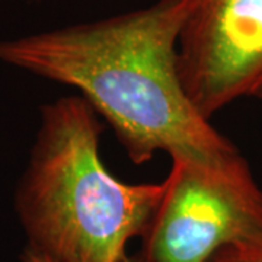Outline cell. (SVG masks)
I'll list each match as a JSON object with an SVG mask.
<instances>
[{
  "mask_svg": "<svg viewBox=\"0 0 262 262\" xmlns=\"http://www.w3.org/2000/svg\"><path fill=\"white\" fill-rule=\"evenodd\" d=\"M192 0H158L110 18L0 39V63L75 88L113 128L128 159L213 160L236 151L188 98L181 31Z\"/></svg>",
  "mask_w": 262,
  "mask_h": 262,
  "instance_id": "1",
  "label": "cell"
},
{
  "mask_svg": "<svg viewBox=\"0 0 262 262\" xmlns=\"http://www.w3.org/2000/svg\"><path fill=\"white\" fill-rule=\"evenodd\" d=\"M165 194L143 236L144 262H210L262 237V189L236 150L213 160L170 158Z\"/></svg>",
  "mask_w": 262,
  "mask_h": 262,
  "instance_id": "3",
  "label": "cell"
},
{
  "mask_svg": "<svg viewBox=\"0 0 262 262\" xmlns=\"http://www.w3.org/2000/svg\"><path fill=\"white\" fill-rule=\"evenodd\" d=\"M178 57L188 98L207 120L262 98V0H192Z\"/></svg>",
  "mask_w": 262,
  "mask_h": 262,
  "instance_id": "4",
  "label": "cell"
},
{
  "mask_svg": "<svg viewBox=\"0 0 262 262\" xmlns=\"http://www.w3.org/2000/svg\"><path fill=\"white\" fill-rule=\"evenodd\" d=\"M101 117L80 95L46 103L15 192L27 248L53 262H124L146 234L165 181L128 184L99 155Z\"/></svg>",
  "mask_w": 262,
  "mask_h": 262,
  "instance_id": "2",
  "label": "cell"
},
{
  "mask_svg": "<svg viewBox=\"0 0 262 262\" xmlns=\"http://www.w3.org/2000/svg\"><path fill=\"white\" fill-rule=\"evenodd\" d=\"M35 2H42V0H35Z\"/></svg>",
  "mask_w": 262,
  "mask_h": 262,
  "instance_id": "7",
  "label": "cell"
},
{
  "mask_svg": "<svg viewBox=\"0 0 262 262\" xmlns=\"http://www.w3.org/2000/svg\"><path fill=\"white\" fill-rule=\"evenodd\" d=\"M210 262H262V237L222 249Z\"/></svg>",
  "mask_w": 262,
  "mask_h": 262,
  "instance_id": "5",
  "label": "cell"
},
{
  "mask_svg": "<svg viewBox=\"0 0 262 262\" xmlns=\"http://www.w3.org/2000/svg\"><path fill=\"white\" fill-rule=\"evenodd\" d=\"M20 262H53L50 261L48 258L46 256H42L41 253H37L35 251H32V249H29V248H24V251L20 253ZM124 262H144L143 259V256H141V253H134V255H130L127 259Z\"/></svg>",
  "mask_w": 262,
  "mask_h": 262,
  "instance_id": "6",
  "label": "cell"
}]
</instances>
